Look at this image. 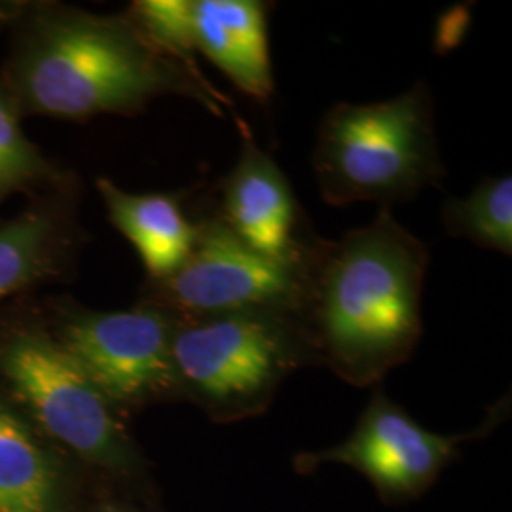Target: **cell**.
<instances>
[{"label":"cell","instance_id":"obj_8","mask_svg":"<svg viewBox=\"0 0 512 512\" xmlns=\"http://www.w3.org/2000/svg\"><path fill=\"white\" fill-rule=\"evenodd\" d=\"M198 219L200 232L192 253L175 274L147 281L143 302L175 321L238 311L293 313L306 253L298 260H274L236 238L213 207Z\"/></svg>","mask_w":512,"mask_h":512},{"label":"cell","instance_id":"obj_15","mask_svg":"<svg viewBox=\"0 0 512 512\" xmlns=\"http://www.w3.org/2000/svg\"><path fill=\"white\" fill-rule=\"evenodd\" d=\"M442 224L454 238L512 255V177H486L467 198H450Z\"/></svg>","mask_w":512,"mask_h":512},{"label":"cell","instance_id":"obj_1","mask_svg":"<svg viewBox=\"0 0 512 512\" xmlns=\"http://www.w3.org/2000/svg\"><path fill=\"white\" fill-rule=\"evenodd\" d=\"M0 84L23 116L84 122L133 116L179 95L224 118L230 101L196 63L160 48L124 14H95L57 2H25Z\"/></svg>","mask_w":512,"mask_h":512},{"label":"cell","instance_id":"obj_17","mask_svg":"<svg viewBox=\"0 0 512 512\" xmlns=\"http://www.w3.org/2000/svg\"><path fill=\"white\" fill-rule=\"evenodd\" d=\"M25 2H14V0H0V29H4L6 25H12L18 19L19 12L23 10Z\"/></svg>","mask_w":512,"mask_h":512},{"label":"cell","instance_id":"obj_2","mask_svg":"<svg viewBox=\"0 0 512 512\" xmlns=\"http://www.w3.org/2000/svg\"><path fill=\"white\" fill-rule=\"evenodd\" d=\"M429 249L380 207L340 239L315 236L291 315L313 366L353 387H378L420 344Z\"/></svg>","mask_w":512,"mask_h":512},{"label":"cell","instance_id":"obj_5","mask_svg":"<svg viewBox=\"0 0 512 512\" xmlns=\"http://www.w3.org/2000/svg\"><path fill=\"white\" fill-rule=\"evenodd\" d=\"M171 357L177 403L198 406L215 423L262 416L296 370L313 366L287 311H238L177 321Z\"/></svg>","mask_w":512,"mask_h":512},{"label":"cell","instance_id":"obj_7","mask_svg":"<svg viewBox=\"0 0 512 512\" xmlns=\"http://www.w3.org/2000/svg\"><path fill=\"white\" fill-rule=\"evenodd\" d=\"M503 410L501 403L475 431L442 435L425 429L382 387H374L348 439L325 450L296 454L294 471L311 475L323 465H346L365 476L382 503L406 505L433 488L442 471L459 458L461 444L490 435L505 420Z\"/></svg>","mask_w":512,"mask_h":512},{"label":"cell","instance_id":"obj_4","mask_svg":"<svg viewBox=\"0 0 512 512\" xmlns=\"http://www.w3.org/2000/svg\"><path fill=\"white\" fill-rule=\"evenodd\" d=\"M311 165L321 198L334 207L410 202L446 177L431 90L418 82L370 105L336 103L323 116Z\"/></svg>","mask_w":512,"mask_h":512},{"label":"cell","instance_id":"obj_16","mask_svg":"<svg viewBox=\"0 0 512 512\" xmlns=\"http://www.w3.org/2000/svg\"><path fill=\"white\" fill-rule=\"evenodd\" d=\"M84 512H167L152 478H122L92 471Z\"/></svg>","mask_w":512,"mask_h":512},{"label":"cell","instance_id":"obj_9","mask_svg":"<svg viewBox=\"0 0 512 512\" xmlns=\"http://www.w3.org/2000/svg\"><path fill=\"white\" fill-rule=\"evenodd\" d=\"M238 124L243 137L241 154L232 171L220 181L213 211L236 238L260 255L298 260L315 232L283 169L256 145L241 120Z\"/></svg>","mask_w":512,"mask_h":512},{"label":"cell","instance_id":"obj_12","mask_svg":"<svg viewBox=\"0 0 512 512\" xmlns=\"http://www.w3.org/2000/svg\"><path fill=\"white\" fill-rule=\"evenodd\" d=\"M270 10L272 4L260 0H188L192 52L205 55L255 101H266L274 93Z\"/></svg>","mask_w":512,"mask_h":512},{"label":"cell","instance_id":"obj_6","mask_svg":"<svg viewBox=\"0 0 512 512\" xmlns=\"http://www.w3.org/2000/svg\"><path fill=\"white\" fill-rule=\"evenodd\" d=\"M46 321L126 420L148 406L177 403L171 357L177 321L169 313L143 300L120 311L55 300Z\"/></svg>","mask_w":512,"mask_h":512},{"label":"cell","instance_id":"obj_13","mask_svg":"<svg viewBox=\"0 0 512 512\" xmlns=\"http://www.w3.org/2000/svg\"><path fill=\"white\" fill-rule=\"evenodd\" d=\"M97 190L112 226L133 245L150 283L183 266L200 232L198 215L186 211L184 192L131 194L107 177L97 179Z\"/></svg>","mask_w":512,"mask_h":512},{"label":"cell","instance_id":"obj_10","mask_svg":"<svg viewBox=\"0 0 512 512\" xmlns=\"http://www.w3.org/2000/svg\"><path fill=\"white\" fill-rule=\"evenodd\" d=\"M90 480L0 387V512H84Z\"/></svg>","mask_w":512,"mask_h":512},{"label":"cell","instance_id":"obj_14","mask_svg":"<svg viewBox=\"0 0 512 512\" xmlns=\"http://www.w3.org/2000/svg\"><path fill=\"white\" fill-rule=\"evenodd\" d=\"M74 183L23 133L21 114L0 84V205L16 194L33 198Z\"/></svg>","mask_w":512,"mask_h":512},{"label":"cell","instance_id":"obj_11","mask_svg":"<svg viewBox=\"0 0 512 512\" xmlns=\"http://www.w3.org/2000/svg\"><path fill=\"white\" fill-rule=\"evenodd\" d=\"M76 183L0 220V302L63 277L80 245Z\"/></svg>","mask_w":512,"mask_h":512},{"label":"cell","instance_id":"obj_3","mask_svg":"<svg viewBox=\"0 0 512 512\" xmlns=\"http://www.w3.org/2000/svg\"><path fill=\"white\" fill-rule=\"evenodd\" d=\"M0 387L90 471L152 478L128 420L57 340L46 315L21 311L0 319Z\"/></svg>","mask_w":512,"mask_h":512}]
</instances>
